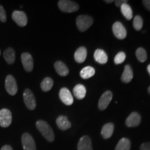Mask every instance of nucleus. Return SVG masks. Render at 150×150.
<instances>
[{"mask_svg": "<svg viewBox=\"0 0 150 150\" xmlns=\"http://www.w3.org/2000/svg\"><path fill=\"white\" fill-rule=\"evenodd\" d=\"M38 130L42 135L45 139L49 142H53L55 138L53 129L50 126V125L44 120H38L35 123Z\"/></svg>", "mask_w": 150, "mask_h": 150, "instance_id": "f257e3e1", "label": "nucleus"}, {"mask_svg": "<svg viewBox=\"0 0 150 150\" xmlns=\"http://www.w3.org/2000/svg\"><path fill=\"white\" fill-rule=\"evenodd\" d=\"M76 22L78 29L81 31H85L93 24V19L87 15H81L77 17Z\"/></svg>", "mask_w": 150, "mask_h": 150, "instance_id": "f03ea898", "label": "nucleus"}, {"mask_svg": "<svg viewBox=\"0 0 150 150\" xmlns=\"http://www.w3.org/2000/svg\"><path fill=\"white\" fill-rule=\"evenodd\" d=\"M60 10L65 13H73L79 9V6L75 1L70 0H61L58 2Z\"/></svg>", "mask_w": 150, "mask_h": 150, "instance_id": "7ed1b4c3", "label": "nucleus"}, {"mask_svg": "<svg viewBox=\"0 0 150 150\" xmlns=\"http://www.w3.org/2000/svg\"><path fill=\"white\" fill-rule=\"evenodd\" d=\"M23 99L24 104L28 109L33 110L36 107V101L33 93L31 92V90L25 89L23 93Z\"/></svg>", "mask_w": 150, "mask_h": 150, "instance_id": "20e7f679", "label": "nucleus"}, {"mask_svg": "<svg viewBox=\"0 0 150 150\" xmlns=\"http://www.w3.org/2000/svg\"><path fill=\"white\" fill-rule=\"evenodd\" d=\"M5 88L9 95H16L18 93V85L16 79L12 75H8L5 79Z\"/></svg>", "mask_w": 150, "mask_h": 150, "instance_id": "39448f33", "label": "nucleus"}, {"mask_svg": "<svg viewBox=\"0 0 150 150\" xmlns=\"http://www.w3.org/2000/svg\"><path fill=\"white\" fill-rule=\"evenodd\" d=\"M12 122V113L11 110L7 108L0 110V126L6 128Z\"/></svg>", "mask_w": 150, "mask_h": 150, "instance_id": "423d86ee", "label": "nucleus"}, {"mask_svg": "<svg viewBox=\"0 0 150 150\" xmlns=\"http://www.w3.org/2000/svg\"><path fill=\"white\" fill-rule=\"evenodd\" d=\"M22 144L24 150H36L35 140L28 133H24L22 136Z\"/></svg>", "mask_w": 150, "mask_h": 150, "instance_id": "0eeeda50", "label": "nucleus"}, {"mask_svg": "<svg viewBox=\"0 0 150 150\" xmlns=\"http://www.w3.org/2000/svg\"><path fill=\"white\" fill-rule=\"evenodd\" d=\"M13 20L20 27H25L27 25L28 20L27 15L23 11H15L12 14Z\"/></svg>", "mask_w": 150, "mask_h": 150, "instance_id": "6e6552de", "label": "nucleus"}, {"mask_svg": "<svg viewBox=\"0 0 150 150\" xmlns=\"http://www.w3.org/2000/svg\"><path fill=\"white\" fill-rule=\"evenodd\" d=\"M112 33L118 39H125L127 36V30L121 22H116L113 24L112 27Z\"/></svg>", "mask_w": 150, "mask_h": 150, "instance_id": "1a4fd4ad", "label": "nucleus"}, {"mask_svg": "<svg viewBox=\"0 0 150 150\" xmlns=\"http://www.w3.org/2000/svg\"><path fill=\"white\" fill-rule=\"evenodd\" d=\"M21 61L24 70L27 71V72H30L33 70V59L31 54L27 53V52L22 53L21 55Z\"/></svg>", "mask_w": 150, "mask_h": 150, "instance_id": "9d476101", "label": "nucleus"}, {"mask_svg": "<svg viewBox=\"0 0 150 150\" xmlns=\"http://www.w3.org/2000/svg\"><path fill=\"white\" fill-rule=\"evenodd\" d=\"M59 98L61 102L67 106H70L74 102V99H73L72 93L67 88H63L60 90Z\"/></svg>", "mask_w": 150, "mask_h": 150, "instance_id": "9b49d317", "label": "nucleus"}, {"mask_svg": "<svg viewBox=\"0 0 150 150\" xmlns=\"http://www.w3.org/2000/svg\"><path fill=\"white\" fill-rule=\"evenodd\" d=\"M112 98V92H110V91H106L105 93H103V95L101 96L100 99H99L98 103L99 110H103L106 109V108L108 107V105H109Z\"/></svg>", "mask_w": 150, "mask_h": 150, "instance_id": "f8f14e48", "label": "nucleus"}, {"mask_svg": "<svg viewBox=\"0 0 150 150\" xmlns=\"http://www.w3.org/2000/svg\"><path fill=\"white\" fill-rule=\"evenodd\" d=\"M140 122H141V116L137 112H131L125 121V124L128 127H138Z\"/></svg>", "mask_w": 150, "mask_h": 150, "instance_id": "ddd939ff", "label": "nucleus"}, {"mask_svg": "<svg viewBox=\"0 0 150 150\" xmlns=\"http://www.w3.org/2000/svg\"><path fill=\"white\" fill-rule=\"evenodd\" d=\"M78 150H93L91 139L89 136H83L80 138L77 145Z\"/></svg>", "mask_w": 150, "mask_h": 150, "instance_id": "4468645a", "label": "nucleus"}, {"mask_svg": "<svg viewBox=\"0 0 150 150\" xmlns=\"http://www.w3.org/2000/svg\"><path fill=\"white\" fill-rule=\"evenodd\" d=\"M56 122L58 127L62 131L67 130L72 127V125H71L70 122L69 121L68 118L64 115L59 116L56 119Z\"/></svg>", "mask_w": 150, "mask_h": 150, "instance_id": "2eb2a0df", "label": "nucleus"}, {"mask_svg": "<svg viewBox=\"0 0 150 150\" xmlns=\"http://www.w3.org/2000/svg\"><path fill=\"white\" fill-rule=\"evenodd\" d=\"M94 59L99 64H105L108 61V56L104 50L97 49L94 53Z\"/></svg>", "mask_w": 150, "mask_h": 150, "instance_id": "dca6fc26", "label": "nucleus"}, {"mask_svg": "<svg viewBox=\"0 0 150 150\" xmlns=\"http://www.w3.org/2000/svg\"><path fill=\"white\" fill-rule=\"evenodd\" d=\"M87 57V50L84 47H80L74 53V60L79 63H83Z\"/></svg>", "mask_w": 150, "mask_h": 150, "instance_id": "f3484780", "label": "nucleus"}, {"mask_svg": "<svg viewBox=\"0 0 150 150\" xmlns=\"http://www.w3.org/2000/svg\"><path fill=\"white\" fill-rule=\"evenodd\" d=\"M4 59L8 64L12 65L16 61V52L12 47H8L4 52Z\"/></svg>", "mask_w": 150, "mask_h": 150, "instance_id": "a211bd4d", "label": "nucleus"}, {"mask_svg": "<svg viewBox=\"0 0 150 150\" xmlns=\"http://www.w3.org/2000/svg\"><path fill=\"white\" fill-rule=\"evenodd\" d=\"M133 77H134V73H133L132 68L129 65H126L121 76L122 81L124 83H129L132 80Z\"/></svg>", "mask_w": 150, "mask_h": 150, "instance_id": "6ab92c4d", "label": "nucleus"}, {"mask_svg": "<svg viewBox=\"0 0 150 150\" xmlns=\"http://www.w3.org/2000/svg\"><path fill=\"white\" fill-rule=\"evenodd\" d=\"M54 68L56 72L59 74L60 76H65L69 74V70L66 66V65L62 61H56L54 63Z\"/></svg>", "mask_w": 150, "mask_h": 150, "instance_id": "aec40b11", "label": "nucleus"}, {"mask_svg": "<svg viewBox=\"0 0 150 150\" xmlns=\"http://www.w3.org/2000/svg\"><path fill=\"white\" fill-rule=\"evenodd\" d=\"M114 131V125L112 123H107L103 126L101 134L104 139H108L112 136Z\"/></svg>", "mask_w": 150, "mask_h": 150, "instance_id": "412c9836", "label": "nucleus"}, {"mask_svg": "<svg viewBox=\"0 0 150 150\" xmlns=\"http://www.w3.org/2000/svg\"><path fill=\"white\" fill-rule=\"evenodd\" d=\"M73 93H74V97L78 99H82L86 97V88L82 84H78L75 86L73 88Z\"/></svg>", "mask_w": 150, "mask_h": 150, "instance_id": "4be33fe9", "label": "nucleus"}, {"mask_svg": "<svg viewBox=\"0 0 150 150\" xmlns=\"http://www.w3.org/2000/svg\"><path fill=\"white\" fill-rule=\"evenodd\" d=\"M95 73V69L91 66H87L83 67L80 72V76L81 78L84 79H88L94 76Z\"/></svg>", "mask_w": 150, "mask_h": 150, "instance_id": "5701e85b", "label": "nucleus"}, {"mask_svg": "<svg viewBox=\"0 0 150 150\" xmlns=\"http://www.w3.org/2000/svg\"><path fill=\"white\" fill-rule=\"evenodd\" d=\"M131 142L128 138H123L118 142L115 150H130Z\"/></svg>", "mask_w": 150, "mask_h": 150, "instance_id": "b1692460", "label": "nucleus"}, {"mask_svg": "<svg viewBox=\"0 0 150 150\" xmlns=\"http://www.w3.org/2000/svg\"><path fill=\"white\" fill-rule=\"evenodd\" d=\"M54 85V81L50 77H46L40 83V88L42 91L48 92L52 88Z\"/></svg>", "mask_w": 150, "mask_h": 150, "instance_id": "393cba45", "label": "nucleus"}, {"mask_svg": "<svg viewBox=\"0 0 150 150\" xmlns=\"http://www.w3.org/2000/svg\"><path fill=\"white\" fill-rule=\"evenodd\" d=\"M122 14L127 20H130L133 18V11L128 4H125L120 7Z\"/></svg>", "mask_w": 150, "mask_h": 150, "instance_id": "a878e982", "label": "nucleus"}, {"mask_svg": "<svg viewBox=\"0 0 150 150\" xmlns=\"http://www.w3.org/2000/svg\"><path fill=\"white\" fill-rule=\"evenodd\" d=\"M136 56L138 61L141 63H144L147 60V55L145 50L142 47H139L137 49L136 52Z\"/></svg>", "mask_w": 150, "mask_h": 150, "instance_id": "bb28decb", "label": "nucleus"}, {"mask_svg": "<svg viewBox=\"0 0 150 150\" xmlns=\"http://www.w3.org/2000/svg\"><path fill=\"white\" fill-rule=\"evenodd\" d=\"M133 25H134V28L136 31H140L142 28V25H143V20H142L141 17L140 16H135L134 22H133Z\"/></svg>", "mask_w": 150, "mask_h": 150, "instance_id": "cd10ccee", "label": "nucleus"}, {"mask_svg": "<svg viewBox=\"0 0 150 150\" xmlns=\"http://www.w3.org/2000/svg\"><path fill=\"white\" fill-rule=\"evenodd\" d=\"M125 59H126V54H125V52H119V53H117V55L115 56L114 63H115L116 65L121 64V63H122L123 62L125 61Z\"/></svg>", "mask_w": 150, "mask_h": 150, "instance_id": "c85d7f7f", "label": "nucleus"}, {"mask_svg": "<svg viewBox=\"0 0 150 150\" xmlns=\"http://www.w3.org/2000/svg\"><path fill=\"white\" fill-rule=\"evenodd\" d=\"M0 21L1 22H6V14L4 8L1 5H0Z\"/></svg>", "mask_w": 150, "mask_h": 150, "instance_id": "c756f323", "label": "nucleus"}, {"mask_svg": "<svg viewBox=\"0 0 150 150\" xmlns=\"http://www.w3.org/2000/svg\"><path fill=\"white\" fill-rule=\"evenodd\" d=\"M140 149V150H150V142L142 143Z\"/></svg>", "mask_w": 150, "mask_h": 150, "instance_id": "7c9ffc66", "label": "nucleus"}, {"mask_svg": "<svg viewBox=\"0 0 150 150\" xmlns=\"http://www.w3.org/2000/svg\"><path fill=\"white\" fill-rule=\"evenodd\" d=\"M127 2H128V1H127V0H117V1H115V6L117 7H121L125 4H127Z\"/></svg>", "mask_w": 150, "mask_h": 150, "instance_id": "2f4dec72", "label": "nucleus"}, {"mask_svg": "<svg viewBox=\"0 0 150 150\" xmlns=\"http://www.w3.org/2000/svg\"><path fill=\"white\" fill-rule=\"evenodd\" d=\"M142 3H143L145 8L150 11V0H144V1H142Z\"/></svg>", "mask_w": 150, "mask_h": 150, "instance_id": "473e14b6", "label": "nucleus"}, {"mask_svg": "<svg viewBox=\"0 0 150 150\" xmlns=\"http://www.w3.org/2000/svg\"><path fill=\"white\" fill-rule=\"evenodd\" d=\"M1 150H13V148L10 145H4L1 147Z\"/></svg>", "mask_w": 150, "mask_h": 150, "instance_id": "72a5a7b5", "label": "nucleus"}, {"mask_svg": "<svg viewBox=\"0 0 150 150\" xmlns=\"http://www.w3.org/2000/svg\"><path fill=\"white\" fill-rule=\"evenodd\" d=\"M104 1L106 3H108V4H110V3L113 2V1H112V0H105Z\"/></svg>", "mask_w": 150, "mask_h": 150, "instance_id": "f704fd0d", "label": "nucleus"}, {"mask_svg": "<svg viewBox=\"0 0 150 150\" xmlns=\"http://www.w3.org/2000/svg\"><path fill=\"white\" fill-rule=\"evenodd\" d=\"M147 71L148 72H149V74H150V64L147 66Z\"/></svg>", "mask_w": 150, "mask_h": 150, "instance_id": "c9c22d12", "label": "nucleus"}, {"mask_svg": "<svg viewBox=\"0 0 150 150\" xmlns=\"http://www.w3.org/2000/svg\"><path fill=\"white\" fill-rule=\"evenodd\" d=\"M148 92H149V93L150 94V86L149 88H148Z\"/></svg>", "mask_w": 150, "mask_h": 150, "instance_id": "e433bc0d", "label": "nucleus"}, {"mask_svg": "<svg viewBox=\"0 0 150 150\" xmlns=\"http://www.w3.org/2000/svg\"><path fill=\"white\" fill-rule=\"evenodd\" d=\"M0 54H1V51H0Z\"/></svg>", "mask_w": 150, "mask_h": 150, "instance_id": "4c0bfd02", "label": "nucleus"}]
</instances>
